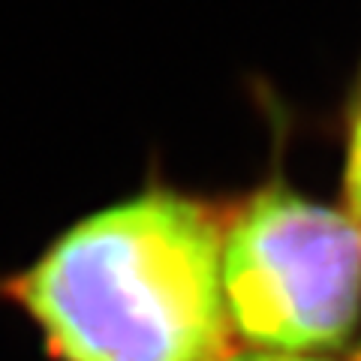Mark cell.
Segmentation results:
<instances>
[{
    "instance_id": "cell-1",
    "label": "cell",
    "mask_w": 361,
    "mask_h": 361,
    "mask_svg": "<svg viewBox=\"0 0 361 361\" xmlns=\"http://www.w3.org/2000/svg\"><path fill=\"white\" fill-rule=\"evenodd\" d=\"M61 361H226L223 229L199 202L148 193L73 226L9 283Z\"/></svg>"
},
{
    "instance_id": "cell-2",
    "label": "cell",
    "mask_w": 361,
    "mask_h": 361,
    "mask_svg": "<svg viewBox=\"0 0 361 361\" xmlns=\"http://www.w3.org/2000/svg\"><path fill=\"white\" fill-rule=\"evenodd\" d=\"M229 322L271 353L346 341L361 310V229L286 190H262L223 232Z\"/></svg>"
},
{
    "instance_id": "cell-3",
    "label": "cell",
    "mask_w": 361,
    "mask_h": 361,
    "mask_svg": "<svg viewBox=\"0 0 361 361\" xmlns=\"http://www.w3.org/2000/svg\"><path fill=\"white\" fill-rule=\"evenodd\" d=\"M346 193L349 205H353V217L361 229V109L353 123V135H349V160H346Z\"/></svg>"
},
{
    "instance_id": "cell-4",
    "label": "cell",
    "mask_w": 361,
    "mask_h": 361,
    "mask_svg": "<svg viewBox=\"0 0 361 361\" xmlns=\"http://www.w3.org/2000/svg\"><path fill=\"white\" fill-rule=\"evenodd\" d=\"M226 361H322V358H307V355H280V353H259V355H235Z\"/></svg>"
}]
</instances>
